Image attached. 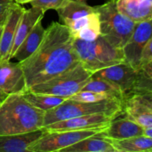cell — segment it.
I'll return each instance as SVG.
<instances>
[{
	"label": "cell",
	"mask_w": 152,
	"mask_h": 152,
	"mask_svg": "<svg viewBox=\"0 0 152 152\" xmlns=\"http://www.w3.org/2000/svg\"><path fill=\"white\" fill-rule=\"evenodd\" d=\"M74 38L66 25L53 22L45 29L37 50L19 62L28 88L47 81L80 63L74 45Z\"/></svg>",
	"instance_id": "6da1fadb"
},
{
	"label": "cell",
	"mask_w": 152,
	"mask_h": 152,
	"mask_svg": "<svg viewBox=\"0 0 152 152\" xmlns=\"http://www.w3.org/2000/svg\"><path fill=\"white\" fill-rule=\"evenodd\" d=\"M45 111L29 103L22 94H8L0 102V135L17 134L43 127Z\"/></svg>",
	"instance_id": "7a4b0ae2"
},
{
	"label": "cell",
	"mask_w": 152,
	"mask_h": 152,
	"mask_svg": "<svg viewBox=\"0 0 152 152\" xmlns=\"http://www.w3.org/2000/svg\"><path fill=\"white\" fill-rule=\"evenodd\" d=\"M74 45L80 63L92 74L125 60L123 49L111 45L101 35L92 42L74 39Z\"/></svg>",
	"instance_id": "3957f363"
},
{
	"label": "cell",
	"mask_w": 152,
	"mask_h": 152,
	"mask_svg": "<svg viewBox=\"0 0 152 152\" xmlns=\"http://www.w3.org/2000/svg\"><path fill=\"white\" fill-rule=\"evenodd\" d=\"M96 113L123 114V102L118 99H108L96 102H83L68 99L45 112L43 127L73 117Z\"/></svg>",
	"instance_id": "277c9868"
},
{
	"label": "cell",
	"mask_w": 152,
	"mask_h": 152,
	"mask_svg": "<svg viewBox=\"0 0 152 152\" xmlns=\"http://www.w3.org/2000/svg\"><path fill=\"white\" fill-rule=\"evenodd\" d=\"M95 7L99 13L101 36L111 45L122 49L132 36L136 22L117 10L116 0H108Z\"/></svg>",
	"instance_id": "5b68a950"
},
{
	"label": "cell",
	"mask_w": 152,
	"mask_h": 152,
	"mask_svg": "<svg viewBox=\"0 0 152 152\" xmlns=\"http://www.w3.org/2000/svg\"><path fill=\"white\" fill-rule=\"evenodd\" d=\"M92 74L81 63L56 77L31 86L28 90L69 98L80 91L88 83Z\"/></svg>",
	"instance_id": "8992f818"
},
{
	"label": "cell",
	"mask_w": 152,
	"mask_h": 152,
	"mask_svg": "<svg viewBox=\"0 0 152 152\" xmlns=\"http://www.w3.org/2000/svg\"><path fill=\"white\" fill-rule=\"evenodd\" d=\"M106 129V128H105ZM105 129L91 130L67 131L60 132H46L28 149L29 152H59L92 135L102 132Z\"/></svg>",
	"instance_id": "52a82bcc"
},
{
	"label": "cell",
	"mask_w": 152,
	"mask_h": 152,
	"mask_svg": "<svg viewBox=\"0 0 152 152\" xmlns=\"http://www.w3.org/2000/svg\"><path fill=\"white\" fill-rule=\"evenodd\" d=\"M121 114L110 113H96L88 115L73 117L56 122L43 127L46 132H60L67 131L91 130L105 129L111 121Z\"/></svg>",
	"instance_id": "ba28073f"
},
{
	"label": "cell",
	"mask_w": 152,
	"mask_h": 152,
	"mask_svg": "<svg viewBox=\"0 0 152 152\" xmlns=\"http://www.w3.org/2000/svg\"><path fill=\"white\" fill-rule=\"evenodd\" d=\"M152 20L137 22L132 36L123 47L124 62L138 70L142 50L147 42L151 39Z\"/></svg>",
	"instance_id": "9c48e42d"
},
{
	"label": "cell",
	"mask_w": 152,
	"mask_h": 152,
	"mask_svg": "<svg viewBox=\"0 0 152 152\" xmlns=\"http://www.w3.org/2000/svg\"><path fill=\"white\" fill-rule=\"evenodd\" d=\"M138 71L127 62H123L94 73L91 77H99L114 83L121 88L126 98L132 94Z\"/></svg>",
	"instance_id": "30bf717a"
},
{
	"label": "cell",
	"mask_w": 152,
	"mask_h": 152,
	"mask_svg": "<svg viewBox=\"0 0 152 152\" xmlns=\"http://www.w3.org/2000/svg\"><path fill=\"white\" fill-rule=\"evenodd\" d=\"M123 114L142 128L152 126V94L127 96L123 101Z\"/></svg>",
	"instance_id": "8fae6325"
},
{
	"label": "cell",
	"mask_w": 152,
	"mask_h": 152,
	"mask_svg": "<svg viewBox=\"0 0 152 152\" xmlns=\"http://www.w3.org/2000/svg\"><path fill=\"white\" fill-rule=\"evenodd\" d=\"M0 90L7 95L23 94L28 90L23 69L19 62H0Z\"/></svg>",
	"instance_id": "7c38bea8"
},
{
	"label": "cell",
	"mask_w": 152,
	"mask_h": 152,
	"mask_svg": "<svg viewBox=\"0 0 152 152\" xmlns=\"http://www.w3.org/2000/svg\"><path fill=\"white\" fill-rule=\"evenodd\" d=\"M25 9L21 4L13 2L9 9L1 28L0 38V62L10 60L16 28Z\"/></svg>",
	"instance_id": "4fadbf2b"
},
{
	"label": "cell",
	"mask_w": 152,
	"mask_h": 152,
	"mask_svg": "<svg viewBox=\"0 0 152 152\" xmlns=\"http://www.w3.org/2000/svg\"><path fill=\"white\" fill-rule=\"evenodd\" d=\"M65 25L68 27L75 39L92 42L101 35L100 21L96 10L68 22Z\"/></svg>",
	"instance_id": "5bb4252c"
},
{
	"label": "cell",
	"mask_w": 152,
	"mask_h": 152,
	"mask_svg": "<svg viewBox=\"0 0 152 152\" xmlns=\"http://www.w3.org/2000/svg\"><path fill=\"white\" fill-rule=\"evenodd\" d=\"M42 129L27 133L0 135V152H29L28 149L44 134Z\"/></svg>",
	"instance_id": "9a60e30c"
},
{
	"label": "cell",
	"mask_w": 152,
	"mask_h": 152,
	"mask_svg": "<svg viewBox=\"0 0 152 152\" xmlns=\"http://www.w3.org/2000/svg\"><path fill=\"white\" fill-rule=\"evenodd\" d=\"M116 117L104 129L102 134L112 140H124L133 137L142 135L143 128L125 116L124 117Z\"/></svg>",
	"instance_id": "2e32d148"
},
{
	"label": "cell",
	"mask_w": 152,
	"mask_h": 152,
	"mask_svg": "<svg viewBox=\"0 0 152 152\" xmlns=\"http://www.w3.org/2000/svg\"><path fill=\"white\" fill-rule=\"evenodd\" d=\"M116 7L136 23L152 20V0H116Z\"/></svg>",
	"instance_id": "e0dca14e"
},
{
	"label": "cell",
	"mask_w": 152,
	"mask_h": 152,
	"mask_svg": "<svg viewBox=\"0 0 152 152\" xmlns=\"http://www.w3.org/2000/svg\"><path fill=\"white\" fill-rule=\"evenodd\" d=\"M45 12L43 11L38 7H31V8L24 10L23 13L21 16L19 22L16 28L15 37L13 39V45L10 55V60L14 54L15 51L18 48L22 42L26 38L29 33L32 31L34 25L40 19H43V16Z\"/></svg>",
	"instance_id": "ac0fdd59"
},
{
	"label": "cell",
	"mask_w": 152,
	"mask_h": 152,
	"mask_svg": "<svg viewBox=\"0 0 152 152\" xmlns=\"http://www.w3.org/2000/svg\"><path fill=\"white\" fill-rule=\"evenodd\" d=\"M59 152H117L112 140L102 132L66 147Z\"/></svg>",
	"instance_id": "d6986e66"
},
{
	"label": "cell",
	"mask_w": 152,
	"mask_h": 152,
	"mask_svg": "<svg viewBox=\"0 0 152 152\" xmlns=\"http://www.w3.org/2000/svg\"><path fill=\"white\" fill-rule=\"evenodd\" d=\"M45 32V29L42 26V19H40L18 47L11 59H16L19 62H22L28 59L39 47L44 37Z\"/></svg>",
	"instance_id": "ffe728a7"
},
{
	"label": "cell",
	"mask_w": 152,
	"mask_h": 152,
	"mask_svg": "<svg viewBox=\"0 0 152 152\" xmlns=\"http://www.w3.org/2000/svg\"><path fill=\"white\" fill-rule=\"evenodd\" d=\"M96 10L95 7L88 5L86 1L77 0H66L56 10L59 19L64 22V25L80 17L86 16Z\"/></svg>",
	"instance_id": "44dd1931"
},
{
	"label": "cell",
	"mask_w": 152,
	"mask_h": 152,
	"mask_svg": "<svg viewBox=\"0 0 152 152\" xmlns=\"http://www.w3.org/2000/svg\"><path fill=\"white\" fill-rule=\"evenodd\" d=\"M112 142L117 152L152 151V138L143 135L124 140H112Z\"/></svg>",
	"instance_id": "7402d4cb"
},
{
	"label": "cell",
	"mask_w": 152,
	"mask_h": 152,
	"mask_svg": "<svg viewBox=\"0 0 152 152\" xmlns=\"http://www.w3.org/2000/svg\"><path fill=\"white\" fill-rule=\"evenodd\" d=\"M25 99L31 105L37 109L43 111H47L60 105L62 102L68 99V98L48 94L37 93L28 90L22 94Z\"/></svg>",
	"instance_id": "603a6c76"
},
{
	"label": "cell",
	"mask_w": 152,
	"mask_h": 152,
	"mask_svg": "<svg viewBox=\"0 0 152 152\" xmlns=\"http://www.w3.org/2000/svg\"><path fill=\"white\" fill-rule=\"evenodd\" d=\"M82 90L107 94L111 95L117 99H120L123 102L126 99L124 93L118 86L99 77H91L88 83L84 86Z\"/></svg>",
	"instance_id": "cb8c5ba5"
},
{
	"label": "cell",
	"mask_w": 152,
	"mask_h": 152,
	"mask_svg": "<svg viewBox=\"0 0 152 152\" xmlns=\"http://www.w3.org/2000/svg\"><path fill=\"white\" fill-rule=\"evenodd\" d=\"M69 99L78 102H96L99 101L108 99H117L113 96L107 94L99 93V92L91 91H80L75 94L68 98Z\"/></svg>",
	"instance_id": "d4e9b609"
},
{
	"label": "cell",
	"mask_w": 152,
	"mask_h": 152,
	"mask_svg": "<svg viewBox=\"0 0 152 152\" xmlns=\"http://www.w3.org/2000/svg\"><path fill=\"white\" fill-rule=\"evenodd\" d=\"M66 0H33L30 2L31 7H38L45 12L48 10H57Z\"/></svg>",
	"instance_id": "484cf974"
},
{
	"label": "cell",
	"mask_w": 152,
	"mask_h": 152,
	"mask_svg": "<svg viewBox=\"0 0 152 152\" xmlns=\"http://www.w3.org/2000/svg\"><path fill=\"white\" fill-rule=\"evenodd\" d=\"M152 38L150 39L147 43L145 44L143 50H142V53L140 56V60L139 68L140 67L144 66L147 64L152 62ZM138 68V69H139Z\"/></svg>",
	"instance_id": "4316f807"
},
{
	"label": "cell",
	"mask_w": 152,
	"mask_h": 152,
	"mask_svg": "<svg viewBox=\"0 0 152 152\" xmlns=\"http://www.w3.org/2000/svg\"><path fill=\"white\" fill-rule=\"evenodd\" d=\"M13 2V0H0V22L4 21L7 12Z\"/></svg>",
	"instance_id": "83f0119b"
},
{
	"label": "cell",
	"mask_w": 152,
	"mask_h": 152,
	"mask_svg": "<svg viewBox=\"0 0 152 152\" xmlns=\"http://www.w3.org/2000/svg\"><path fill=\"white\" fill-rule=\"evenodd\" d=\"M142 135L147 137L152 138V126H148V127L143 128Z\"/></svg>",
	"instance_id": "f1b7e54d"
},
{
	"label": "cell",
	"mask_w": 152,
	"mask_h": 152,
	"mask_svg": "<svg viewBox=\"0 0 152 152\" xmlns=\"http://www.w3.org/2000/svg\"><path fill=\"white\" fill-rule=\"evenodd\" d=\"M13 1H14V2L17 3L19 4H27V3H30L33 0H13Z\"/></svg>",
	"instance_id": "f546056e"
},
{
	"label": "cell",
	"mask_w": 152,
	"mask_h": 152,
	"mask_svg": "<svg viewBox=\"0 0 152 152\" xmlns=\"http://www.w3.org/2000/svg\"><path fill=\"white\" fill-rule=\"evenodd\" d=\"M6 96H7V94H4V92H2L1 90H0V102H1V101L4 99V98H5Z\"/></svg>",
	"instance_id": "4dcf8cb0"
},
{
	"label": "cell",
	"mask_w": 152,
	"mask_h": 152,
	"mask_svg": "<svg viewBox=\"0 0 152 152\" xmlns=\"http://www.w3.org/2000/svg\"><path fill=\"white\" fill-rule=\"evenodd\" d=\"M3 23H4V22H3ZM3 23L1 24V25H0V38H1V28H2V25H3Z\"/></svg>",
	"instance_id": "1f68e13d"
},
{
	"label": "cell",
	"mask_w": 152,
	"mask_h": 152,
	"mask_svg": "<svg viewBox=\"0 0 152 152\" xmlns=\"http://www.w3.org/2000/svg\"><path fill=\"white\" fill-rule=\"evenodd\" d=\"M77 1H86V0H77Z\"/></svg>",
	"instance_id": "d6a6232c"
},
{
	"label": "cell",
	"mask_w": 152,
	"mask_h": 152,
	"mask_svg": "<svg viewBox=\"0 0 152 152\" xmlns=\"http://www.w3.org/2000/svg\"><path fill=\"white\" fill-rule=\"evenodd\" d=\"M3 22H4V21H3V22H0V25H1V24H2V23H3Z\"/></svg>",
	"instance_id": "836d02e7"
}]
</instances>
